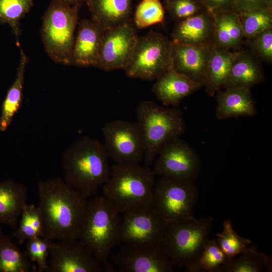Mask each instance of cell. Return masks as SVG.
<instances>
[{"label": "cell", "instance_id": "obj_1", "mask_svg": "<svg viewBox=\"0 0 272 272\" xmlns=\"http://www.w3.org/2000/svg\"><path fill=\"white\" fill-rule=\"evenodd\" d=\"M38 207L49 241L79 239L88 198L57 177L38 182Z\"/></svg>", "mask_w": 272, "mask_h": 272}, {"label": "cell", "instance_id": "obj_2", "mask_svg": "<svg viewBox=\"0 0 272 272\" xmlns=\"http://www.w3.org/2000/svg\"><path fill=\"white\" fill-rule=\"evenodd\" d=\"M109 159L103 143L88 136L82 137L63 154L64 181L88 198L108 179Z\"/></svg>", "mask_w": 272, "mask_h": 272}, {"label": "cell", "instance_id": "obj_3", "mask_svg": "<svg viewBox=\"0 0 272 272\" xmlns=\"http://www.w3.org/2000/svg\"><path fill=\"white\" fill-rule=\"evenodd\" d=\"M120 212L103 195L88 200L79 240L103 264L106 272L113 271L108 258L120 243Z\"/></svg>", "mask_w": 272, "mask_h": 272}, {"label": "cell", "instance_id": "obj_4", "mask_svg": "<svg viewBox=\"0 0 272 272\" xmlns=\"http://www.w3.org/2000/svg\"><path fill=\"white\" fill-rule=\"evenodd\" d=\"M156 175L152 168L140 163H115L102 186L103 195L120 213L152 204Z\"/></svg>", "mask_w": 272, "mask_h": 272}, {"label": "cell", "instance_id": "obj_5", "mask_svg": "<svg viewBox=\"0 0 272 272\" xmlns=\"http://www.w3.org/2000/svg\"><path fill=\"white\" fill-rule=\"evenodd\" d=\"M136 114L145 144L144 165L150 167L163 145L184 133L185 123L179 109L151 100L141 101Z\"/></svg>", "mask_w": 272, "mask_h": 272}, {"label": "cell", "instance_id": "obj_6", "mask_svg": "<svg viewBox=\"0 0 272 272\" xmlns=\"http://www.w3.org/2000/svg\"><path fill=\"white\" fill-rule=\"evenodd\" d=\"M214 222L212 217L195 218L167 224L163 244L175 265L192 272L204 247Z\"/></svg>", "mask_w": 272, "mask_h": 272}, {"label": "cell", "instance_id": "obj_7", "mask_svg": "<svg viewBox=\"0 0 272 272\" xmlns=\"http://www.w3.org/2000/svg\"><path fill=\"white\" fill-rule=\"evenodd\" d=\"M79 7L52 0L43 16L42 41L47 54L56 63L71 65Z\"/></svg>", "mask_w": 272, "mask_h": 272}, {"label": "cell", "instance_id": "obj_8", "mask_svg": "<svg viewBox=\"0 0 272 272\" xmlns=\"http://www.w3.org/2000/svg\"><path fill=\"white\" fill-rule=\"evenodd\" d=\"M172 43L154 31L139 37L131 58L123 69L126 75L130 78L152 81L172 70Z\"/></svg>", "mask_w": 272, "mask_h": 272}, {"label": "cell", "instance_id": "obj_9", "mask_svg": "<svg viewBox=\"0 0 272 272\" xmlns=\"http://www.w3.org/2000/svg\"><path fill=\"white\" fill-rule=\"evenodd\" d=\"M198 198L194 181L161 177L155 184L152 204L168 224L195 218L193 209Z\"/></svg>", "mask_w": 272, "mask_h": 272}, {"label": "cell", "instance_id": "obj_10", "mask_svg": "<svg viewBox=\"0 0 272 272\" xmlns=\"http://www.w3.org/2000/svg\"><path fill=\"white\" fill-rule=\"evenodd\" d=\"M202 169L200 158L195 150L180 138L163 145L153 162L156 176L194 181Z\"/></svg>", "mask_w": 272, "mask_h": 272}, {"label": "cell", "instance_id": "obj_11", "mask_svg": "<svg viewBox=\"0 0 272 272\" xmlns=\"http://www.w3.org/2000/svg\"><path fill=\"white\" fill-rule=\"evenodd\" d=\"M104 146L115 163H139L145 154L143 135L137 122L115 120L102 128Z\"/></svg>", "mask_w": 272, "mask_h": 272}, {"label": "cell", "instance_id": "obj_12", "mask_svg": "<svg viewBox=\"0 0 272 272\" xmlns=\"http://www.w3.org/2000/svg\"><path fill=\"white\" fill-rule=\"evenodd\" d=\"M123 214L120 243L163 244L167 223L153 204L135 207Z\"/></svg>", "mask_w": 272, "mask_h": 272}, {"label": "cell", "instance_id": "obj_13", "mask_svg": "<svg viewBox=\"0 0 272 272\" xmlns=\"http://www.w3.org/2000/svg\"><path fill=\"white\" fill-rule=\"evenodd\" d=\"M122 272H172L174 263L164 244L122 243L112 256Z\"/></svg>", "mask_w": 272, "mask_h": 272}, {"label": "cell", "instance_id": "obj_14", "mask_svg": "<svg viewBox=\"0 0 272 272\" xmlns=\"http://www.w3.org/2000/svg\"><path fill=\"white\" fill-rule=\"evenodd\" d=\"M138 38L131 19L105 30L96 67L105 71L123 70L131 58Z\"/></svg>", "mask_w": 272, "mask_h": 272}, {"label": "cell", "instance_id": "obj_15", "mask_svg": "<svg viewBox=\"0 0 272 272\" xmlns=\"http://www.w3.org/2000/svg\"><path fill=\"white\" fill-rule=\"evenodd\" d=\"M50 241L48 272H103V264L78 239Z\"/></svg>", "mask_w": 272, "mask_h": 272}, {"label": "cell", "instance_id": "obj_16", "mask_svg": "<svg viewBox=\"0 0 272 272\" xmlns=\"http://www.w3.org/2000/svg\"><path fill=\"white\" fill-rule=\"evenodd\" d=\"M172 42V70L203 85L212 45Z\"/></svg>", "mask_w": 272, "mask_h": 272}, {"label": "cell", "instance_id": "obj_17", "mask_svg": "<svg viewBox=\"0 0 272 272\" xmlns=\"http://www.w3.org/2000/svg\"><path fill=\"white\" fill-rule=\"evenodd\" d=\"M104 31L92 20H82L75 38L71 65L96 67Z\"/></svg>", "mask_w": 272, "mask_h": 272}, {"label": "cell", "instance_id": "obj_18", "mask_svg": "<svg viewBox=\"0 0 272 272\" xmlns=\"http://www.w3.org/2000/svg\"><path fill=\"white\" fill-rule=\"evenodd\" d=\"M261 61L249 50L235 51L231 66L223 88L250 89L262 83L265 75Z\"/></svg>", "mask_w": 272, "mask_h": 272}, {"label": "cell", "instance_id": "obj_19", "mask_svg": "<svg viewBox=\"0 0 272 272\" xmlns=\"http://www.w3.org/2000/svg\"><path fill=\"white\" fill-rule=\"evenodd\" d=\"M203 85L170 70L157 80L152 92L164 106L177 107L182 100Z\"/></svg>", "mask_w": 272, "mask_h": 272}, {"label": "cell", "instance_id": "obj_20", "mask_svg": "<svg viewBox=\"0 0 272 272\" xmlns=\"http://www.w3.org/2000/svg\"><path fill=\"white\" fill-rule=\"evenodd\" d=\"M213 15L204 11L178 21L172 34V42L193 45H212Z\"/></svg>", "mask_w": 272, "mask_h": 272}, {"label": "cell", "instance_id": "obj_21", "mask_svg": "<svg viewBox=\"0 0 272 272\" xmlns=\"http://www.w3.org/2000/svg\"><path fill=\"white\" fill-rule=\"evenodd\" d=\"M27 198V188L23 183L11 178L0 181V223L16 229Z\"/></svg>", "mask_w": 272, "mask_h": 272}, {"label": "cell", "instance_id": "obj_22", "mask_svg": "<svg viewBox=\"0 0 272 272\" xmlns=\"http://www.w3.org/2000/svg\"><path fill=\"white\" fill-rule=\"evenodd\" d=\"M216 116L219 120L256 114L250 89L245 88H226L217 92Z\"/></svg>", "mask_w": 272, "mask_h": 272}, {"label": "cell", "instance_id": "obj_23", "mask_svg": "<svg viewBox=\"0 0 272 272\" xmlns=\"http://www.w3.org/2000/svg\"><path fill=\"white\" fill-rule=\"evenodd\" d=\"M213 16L212 46L229 51L239 49L245 37L238 13L224 11Z\"/></svg>", "mask_w": 272, "mask_h": 272}, {"label": "cell", "instance_id": "obj_24", "mask_svg": "<svg viewBox=\"0 0 272 272\" xmlns=\"http://www.w3.org/2000/svg\"><path fill=\"white\" fill-rule=\"evenodd\" d=\"M92 19L106 30L131 18V0H86Z\"/></svg>", "mask_w": 272, "mask_h": 272}, {"label": "cell", "instance_id": "obj_25", "mask_svg": "<svg viewBox=\"0 0 272 272\" xmlns=\"http://www.w3.org/2000/svg\"><path fill=\"white\" fill-rule=\"evenodd\" d=\"M235 51L212 46L208 62L203 87L210 96L221 90L228 75Z\"/></svg>", "mask_w": 272, "mask_h": 272}, {"label": "cell", "instance_id": "obj_26", "mask_svg": "<svg viewBox=\"0 0 272 272\" xmlns=\"http://www.w3.org/2000/svg\"><path fill=\"white\" fill-rule=\"evenodd\" d=\"M27 62L28 58L21 49L16 78L8 90L2 105L0 115V130L1 131L7 130L22 104L25 73Z\"/></svg>", "mask_w": 272, "mask_h": 272}, {"label": "cell", "instance_id": "obj_27", "mask_svg": "<svg viewBox=\"0 0 272 272\" xmlns=\"http://www.w3.org/2000/svg\"><path fill=\"white\" fill-rule=\"evenodd\" d=\"M36 268L25 251L0 228V272H34Z\"/></svg>", "mask_w": 272, "mask_h": 272}, {"label": "cell", "instance_id": "obj_28", "mask_svg": "<svg viewBox=\"0 0 272 272\" xmlns=\"http://www.w3.org/2000/svg\"><path fill=\"white\" fill-rule=\"evenodd\" d=\"M271 262L269 255L259 252L255 246H249L239 256L230 258L219 272H261L264 269L270 271Z\"/></svg>", "mask_w": 272, "mask_h": 272}, {"label": "cell", "instance_id": "obj_29", "mask_svg": "<svg viewBox=\"0 0 272 272\" xmlns=\"http://www.w3.org/2000/svg\"><path fill=\"white\" fill-rule=\"evenodd\" d=\"M44 226L40 209L33 204H27L19 221L16 229L12 233L19 245L30 239L43 237Z\"/></svg>", "mask_w": 272, "mask_h": 272}, {"label": "cell", "instance_id": "obj_30", "mask_svg": "<svg viewBox=\"0 0 272 272\" xmlns=\"http://www.w3.org/2000/svg\"><path fill=\"white\" fill-rule=\"evenodd\" d=\"M237 12L246 40L272 28V9H257Z\"/></svg>", "mask_w": 272, "mask_h": 272}, {"label": "cell", "instance_id": "obj_31", "mask_svg": "<svg viewBox=\"0 0 272 272\" xmlns=\"http://www.w3.org/2000/svg\"><path fill=\"white\" fill-rule=\"evenodd\" d=\"M33 0H0V23L8 24L19 43V21L29 12Z\"/></svg>", "mask_w": 272, "mask_h": 272}, {"label": "cell", "instance_id": "obj_32", "mask_svg": "<svg viewBox=\"0 0 272 272\" xmlns=\"http://www.w3.org/2000/svg\"><path fill=\"white\" fill-rule=\"evenodd\" d=\"M217 241L222 250L229 257L246 251L252 241L240 236L234 230L231 221L226 220L223 223V230L217 233Z\"/></svg>", "mask_w": 272, "mask_h": 272}, {"label": "cell", "instance_id": "obj_33", "mask_svg": "<svg viewBox=\"0 0 272 272\" xmlns=\"http://www.w3.org/2000/svg\"><path fill=\"white\" fill-rule=\"evenodd\" d=\"M230 258L222 250L215 239H209L192 272L208 270L219 272L220 267Z\"/></svg>", "mask_w": 272, "mask_h": 272}, {"label": "cell", "instance_id": "obj_34", "mask_svg": "<svg viewBox=\"0 0 272 272\" xmlns=\"http://www.w3.org/2000/svg\"><path fill=\"white\" fill-rule=\"evenodd\" d=\"M164 17V9L159 0H142L135 10L133 22L143 29L162 22Z\"/></svg>", "mask_w": 272, "mask_h": 272}, {"label": "cell", "instance_id": "obj_35", "mask_svg": "<svg viewBox=\"0 0 272 272\" xmlns=\"http://www.w3.org/2000/svg\"><path fill=\"white\" fill-rule=\"evenodd\" d=\"M50 241L43 237L27 241L25 252L30 261L37 264L39 272L48 271V258Z\"/></svg>", "mask_w": 272, "mask_h": 272}, {"label": "cell", "instance_id": "obj_36", "mask_svg": "<svg viewBox=\"0 0 272 272\" xmlns=\"http://www.w3.org/2000/svg\"><path fill=\"white\" fill-rule=\"evenodd\" d=\"M249 50L261 61L272 62V28L265 29L246 40Z\"/></svg>", "mask_w": 272, "mask_h": 272}, {"label": "cell", "instance_id": "obj_37", "mask_svg": "<svg viewBox=\"0 0 272 272\" xmlns=\"http://www.w3.org/2000/svg\"><path fill=\"white\" fill-rule=\"evenodd\" d=\"M165 2L171 16L178 21L206 11L199 0H165Z\"/></svg>", "mask_w": 272, "mask_h": 272}, {"label": "cell", "instance_id": "obj_38", "mask_svg": "<svg viewBox=\"0 0 272 272\" xmlns=\"http://www.w3.org/2000/svg\"><path fill=\"white\" fill-rule=\"evenodd\" d=\"M206 10L214 15L215 13L235 11L234 0H199Z\"/></svg>", "mask_w": 272, "mask_h": 272}, {"label": "cell", "instance_id": "obj_39", "mask_svg": "<svg viewBox=\"0 0 272 272\" xmlns=\"http://www.w3.org/2000/svg\"><path fill=\"white\" fill-rule=\"evenodd\" d=\"M234 1L236 12L257 9H272V0H234Z\"/></svg>", "mask_w": 272, "mask_h": 272}, {"label": "cell", "instance_id": "obj_40", "mask_svg": "<svg viewBox=\"0 0 272 272\" xmlns=\"http://www.w3.org/2000/svg\"><path fill=\"white\" fill-rule=\"evenodd\" d=\"M65 4L70 6L77 5L80 6L81 4L86 2V0H56Z\"/></svg>", "mask_w": 272, "mask_h": 272}]
</instances>
